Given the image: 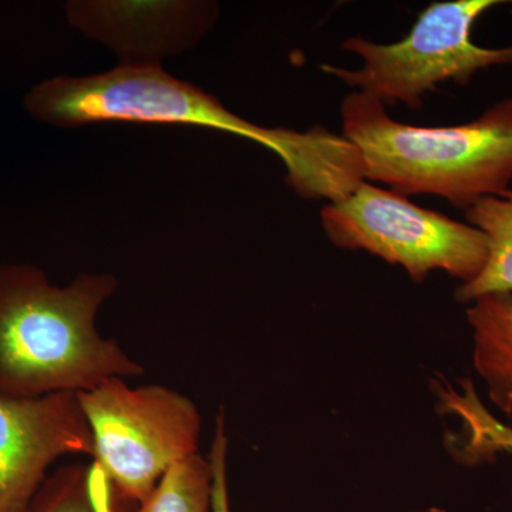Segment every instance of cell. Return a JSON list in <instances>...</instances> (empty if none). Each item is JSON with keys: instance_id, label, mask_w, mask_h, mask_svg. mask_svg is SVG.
<instances>
[{"instance_id": "cell-11", "label": "cell", "mask_w": 512, "mask_h": 512, "mask_svg": "<svg viewBox=\"0 0 512 512\" xmlns=\"http://www.w3.org/2000/svg\"><path fill=\"white\" fill-rule=\"evenodd\" d=\"M210 460L195 454L171 467L144 503L128 512H210Z\"/></svg>"}, {"instance_id": "cell-7", "label": "cell", "mask_w": 512, "mask_h": 512, "mask_svg": "<svg viewBox=\"0 0 512 512\" xmlns=\"http://www.w3.org/2000/svg\"><path fill=\"white\" fill-rule=\"evenodd\" d=\"M67 454L93 456L77 393L0 396V512H29L49 467Z\"/></svg>"}, {"instance_id": "cell-12", "label": "cell", "mask_w": 512, "mask_h": 512, "mask_svg": "<svg viewBox=\"0 0 512 512\" xmlns=\"http://www.w3.org/2000/svg\"><path fill=\"white\" fill-rule=\"evenodd\" d=\"M457 414L466 421V429L471 433L468 448L473 453L484 454L500 450L512 453V430L493 419L476 396L464 400L458 406Z\"/></svg>"}, {"instance_id": "cell-10", "label": "cell", "mask_w": 512, "mask_h": 512, "mask_svg": "<svg viewBox=\"0 0 512 512\" xmlns=\"http://www.w3.org/2000/svg\"><path fill=\"white\" fill-rule=\"evenodd\" d=\"M29 512H126L99 468L69 464L46 478Z\"/></svg>"}, {"instance_id": "cell-4", "label": "cell", "mask_w": 512, "mask_h": 512, "mask_svg": "<svg viewBox=\"0 0 512 512\" xmlns=\"http://www.w3.org/2000/svg\"><path fill=\"white\" fill-rule=\"evenodd\" d=\"M93 434V461L124 511L144 503L171 467L198 454L201 414L160 384L133 389L111 377L77 393Z\"/></svg>"}, {"instance_id": "cell-3", "label": "cell", "mask_w": 512, "mask_h": 512, "mask_svg": "<svg viewBox=\"0 0 512 512\" xmlns=\"http://www.w3.org/2000/svg\"><path fill=\"white\" fill-rule=\"evenodd\" d=\"M340 117L369 183L404 197L437 195L464 211L510 191L512 97L470 123L420 127L394 120L382 101L356 90L343 99Z\"/></svg>"}, {"instance_id": "cell-9", "label": "cell", "mask_w": 512, "mask_h": 512, "mask_svg": "<svg viewBox=\"0 0 512 512\" xmlns=\"http://www.w3.org/2000/svg\"><path fill=\"white\" fill-rule=\"evenodd\" d=\"M468 224L488 238L487 264L481 274L456 291L458 302L476 301L490 293H512V190L478 201L466 211Z\"/></svg>"}, {"instance_id": "cell-13", "label": "cell", "mask_w": 512, "mask_h": 512, "mask_svg": "<svg viewBox=\"0 0 512 512\" xmlns=\"http://www.w3.org/2000/svg\"><path fill=\"white\" fill-rule=\"evenodd\" d=\"M227 450L228 437L225 433V419L220 414L217 419V429H215L210 454L212 468L211 508L214 512H231L228 498Z\"/></svg>"}, {"instance_id": "cell-5", "label": "cell", "mask_w": 512, "mask_h": 512, "mask_svg": "<svg viewBox=\"0 0 512 512\" xmlns=\"http://www.w3.org/2000/svg\"><path fill=\"white\" fill-rule=\"evenodd\" d=\"M500 0L436 2L420 13L409 35L390 45L353 36L342 49L362 59L359 69L322 64L340 82L370 94L384 106L402 103L420 110L424 97L441 83L466 86L480 70L512 66V45L488 49L474 43V25Z\"/></svg>"}, {"instance_id": "cell-6", "label": "cell", "mask_w": 512, "mask_h": 512, "mask_svg": "<svg viewBox=\"0 0 512 512\" xmlns=\"http://www.w3.org/2000/svg\"><path fill=\"white\" fill-rule=\"evenodd\" d=\"M323 231L333 245L366 251L402 266L420 284L443 271L463 284L487 264L488 238L470 224L413 204L409 197L362 181L348 197L320 211Z\"/></svg>"}, {"instance_id": "cell-2", "label": "cell", "mask_w": 512, "mask_h": 512, "mask_svg": "<svg viewBox=\"0 0 512 512\" xmlns=\"http://www.w3.org/2000/svg\"><path fill=\"white\" fill-rule=\"evenodd\" d=\"M116 289L113 275L83 274L59 288L35 265H0V396L80 393L111 377L143 376L116 340L97 332V312Z\"/></svg>"}, {"instance_id": "cell-1", "label": "cell", "mask_w": 512, "mask_h": 512, "mask_svg": "<svg viewBox=\"0 0 512 512\" xmlns=\"http://www.w3.org/2000/svg\"><path fill=\"white\" fill-rule=\"evenodd\" d=\"M23 106L56 127L96 123L178 124L234 134L274 151L286 181L309 200L336 202L365 181L359 151L322 127L293 131L256 126L217 97L151 63H127L92 76H57L32 87Z\"/></svg>"}, {"instance_id": "cell-8", "label": "cell", "mask_w": 512, "mask_h": 512, "mask_svg": "<svg viewBox=\"0 0 512 512\" xmlns=\"http://www.w3.org/2000/svg\"><path fill=\"white\" fill-rule=\"evenodd\" d=\"M473 329V362L491 402L512 414V293H490L467 309Z\"/></svg>"}]
</instances>
